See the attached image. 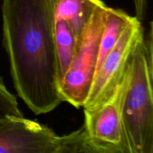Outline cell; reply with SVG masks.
<instances>
[{
	"mask_svg": "<svg viewBox=\"0 0 153 153\" xmlns=\"http://www.w3.org/2000/svg\"><path fill=\"white\" fill-rule=\"evenodd\" d=\"M4 47L15 89L37 115L63 102L51 0H2Z\"/></svg>",
	"mask_w": 153,
	"mask_h": 153,
	"instance_id": "obj_1",
	"label": "cell"
},
{
	"mask_svg": "<svg viewBox=\"0 0 153 153\" xmlns=\"http://www.w3.org/2000/svg\"><path fill=\"white\" fill-rule=\"evenodd\" d=\"M6 117H23L16 99L9 92L0 77V118Z\"/></svg>",
	"mask_w": 153,
	"mask_h": 153,
	"instance_id": "obj_11",
	"label": "cell"
},
{
	"mask_svg": "<svg viewBox=\"0 0 153 153\" xmlns=\"http://www.w3.org/2000/svg\"><path fill=\"white\" fill-rule=\"evenodd\" d=\"M106 7L103 3L93 13L78 40L71 64L60 84L63 102L77 108H83L95 76Z\"/></svg>",
	"mask_w": 153,
	"mask_h": 153,
	"instance_id": "obj_3",
	"label": "cell"
},
{
	"mask_svg": "<svg viewBox=\"0 0 153 153\" xmlns=\"http://www.w3.org/2000/svg\"><path fill=\"white\" fill-rule=\"evenodd\" d=\"M62 137V143L58 153H86L87 135L83 126Z\"/></svg>",
	"mask_w": 153,
	"mask_h": 153,
	"instance_id": "obj_10",
	"label": "cell"
},
{
	"mask_svg": "<svg viewBox=\"0 0 153 153\" xmlns=\"http://www.w3.org/2000/svg\"><path fill=\"white\" fill-rule=\"evenodd\" d=\"M55 21L64 20L70 25L76 41L82 35L101 0H51Z\"/></svg>",
	"mask_w": 153,
	"mask_h": 153,
	"instance_id": "obj_7",
	"label": "cell"
},
{
	"mask_svg": "<svg viewBox=\"0 0 153 153\" xmlns=\"http://www.w3.org/2000/svg\"><path fill=\"white\" fill-rule=\"evenodd\" d=\"M133 17L134 16H129L120 9L106 7L104 25L99 45L98 61L96 73L109 52L117 43L123 31L132 20Z\"/></svg>",
	"mask_w": 153,
	"mask_h": 153,
	"instance_id": "obj_8",
	"label": "cell"
},
{
	"mask_svg": "<svg viewBox=\"0 0 153 153\" xmlns=\"http://www.w3.org/2000/svg\"><path fill=\"white\" fill-rule=\"evenodd\" d=\"M131 77L123 109L125 147L128 153H153L152 72L139 43L131 58Z\"/></svg>",
	"mask_w": 153,
	"mask_h": 153,
	"instance_id": "obj_2",
	"label": "cell"
},
{
	"mask_svg": "<svg viewBox=\"0 0 153 153\" xmlns=\"http://www.w3.org/2000/svg\"><path fill=\"white\" fill-rule=\"evenodd\" d=\"M143 37L141 22L134 16L97 70L84 109L97 107L111 95L120 82L133 52Z\"/></svg>",
	"mask_w": 153,
	"mask_h": 153,
	"instance_id": "obj_4",
	"label": "cell"
},
{
	"mask_svg": "<svg viewBox=\"0 0 153 153\" xmlns=\"http://www.w3.org/2000/svg\"><path fill=\"white\" fill-rule=\"evenodd\" d=\"M62 137L24 117L0 118V153H58Z\"/></svg>",
	"mask_w": 153,
	"mask_h": 153,
	"instance_id": "obj_6",
	"label": "cell"
},
{
	"mask_svg": "<svg viewBox=\"0 0 153 153\" xmlns=\"http://www.w3.org/2000/svg\"><path fill=\"white\" fill-rule=\"evenodd\" d=\"M130 62L111 95L97 107L84 109L83 127L87 137L97 143L114 148L117 151L125 147L122 117L131 77Z\"/></svg>",
	"mask_w": 153,
	"mask_h": 153,
	"instance_id": "obj_5",
	"label": "cell"
},
{
	"mask_svg": "<svg viewBox=\"0 0 153 153\" xmlns=\"http://www.w3.org/2000/svg\"><path fill=\"white\" fill-rule=\"evenodd\" d=\"M143 47H144L146 59L147 61L148 66L151 71L152 72V22L149 23V30L147 35L143 37Z\"/></svg>",
	"mask_w": 153,
	"mask_h": 153,
	"instance_id": "obj_13",
	"label": "cell"
},
{
	"mask_svg": "<svg viewBox=\"0 0 153 153\" xmlns=\"http://www.w3.org/2000/svg\"><path fill=\"white\" fill-rule=\"evenodd\" d=\"M85 152L86 153H119L114 148L93 141L88 137L85 142Z\"/></svg>",
	"mask_w": 153,
	"mask_h": 153,
	"instance_id": "obj_12",
	"label": "cell"
},
{
	"mask_svg": "<svg viewBox=\"0 0 153 153\" xmlns=\"http://www.w3.org/2000/svg\"><path fill=\"white\" fill-rule=\"evenodd\" d=\"M118 152H119V153H128V152H126V151H124V150L118 151Z\"/></svg>",
	"mask_w": 153,
	"mask_h": 153,
	"instance_id": "obj_15",
	"label": "cell"
},
{
	"mask_svg": "<svg viewBox=\"0 0 153 153\" xmlns=\"http://www.w3.org/2000/svg\"><path fill=\"white\" fill-rule=\"evenodd\" d=\"M135 9V17L142 22L146 16L147 0H133Z\"/></svg>",
	"mask_w": 153,
	"mask_h": 153,
	"instance_id": "obj_14",
	"label": "cell"
},
{
	"mask_svg": "<svg viewBox=\"0 0 153 153\" xmlns=\"http://www.w3.org/2000/svg\"><path fill=\"white\" fill-rule=\"evenodd\" d=\"M55 43L61 84L71 64L77 44L73 30L66 21H55Z\"/></svg>",
	"mask_w": 153,
	"mask_h": 153,
	"instance_id": "obj_9",
	"label": "cell"
}]
</instances>
